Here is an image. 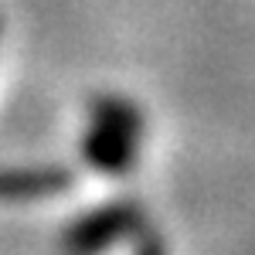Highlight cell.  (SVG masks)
Segmentation results:
<instances>
[{"label": "cell", "instance_id": "cell-1", "mask_svg": "<svg viewBox=\"0 0 255 255\" xmlns=\"http://www.w3.org/2000/svg\"><path fill=\"white\" fill-rule=\"evenodd\" d=\"M146 123L133 102L119 96H102L92 102V129L82 139V157L102 174H126L136 160V139Z\"/></svg>", "mask_w": 255, "mask_h": 255}, {"label": "cell", "instance_id": "cell-2", "mask_svg": "<svg viewBox=\"0 0 255 255\" xmlns=\"http://www.w3.org/2000/svg\"><path fill=\"white\" fill-rule=\"evenodd\" d=\"M143 228V211L129 201L119 204H106L99 211L82 215L61 238L65 252L68 255H99L106 252L109 245H116L123 238H129L133 232Z\"/></svg>", "mask_w": 255, "mask_h": 255}, {"label": "cell", "instance_id": "cell-3", "mask_svg": "<svg viewBox=\"0 0 255 255\" xmlns=\"http://www.w3.org/2000/svg\"><path fill=\"white\" fill-rule=\"evenodd\" d=\"M68 187V174L55 167L41 170H0V201H31Z\"/></svg>", "mask_w": 255, "mask_h": 255}, {"label": "cell", "instance_id": "cell-4", "mask_svg": "<svg viewBox=\"0 0 255 255\" xmlns=\"http://www.w3.org/2000/svg\"><path fill=\"white\" fill-rule=\"evenodd\" d=\"M136 255H167V252H163V242H160V238H146L136 249Z\"/></svg>", "mask_w": 255, "mask_h": 255}]
</instances>
